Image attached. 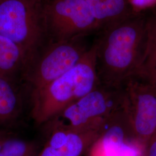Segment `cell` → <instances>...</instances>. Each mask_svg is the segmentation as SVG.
Segmentation results:
<instances>
[{"label": "cell", "instance_id": "6da1fadb", "mask_svg": "<svg viewBox=\"0 0 156 156\" xmlns=\"http://www.w3.org/2000/svg\"><path fill=\"white\" fill-rule=\"evenodd\" d=\"M147 12H134L102 27L97 33L94 42L101 84L121 88L136 74L145 49Z\"/></svg>", "mask_w": 156, "mask_h": 156}, {"label": "cell", "instance_id": "7a4b0ae2", "mask_svg": "<svg viewBox=\"0 0 156 156\" xmlns=\"http://www.w3.org/2000/svg\"><path fill=\"white\" fill-rule=\"evenodd\" d=\"M100 84L96 67L94 42L81 60L69 71L42 88L31 93V116L44 124L58 112Z\"/></svg>", "mask_w": 156, "mask_h": 156}, {"label": "cell", "instance_id": "3957f363", "mask_svg": "<svg viewBox=\"0 0 156 156\" xmlns=\"http://www.w3.org/2000/svg\"><path fill=\"white\" fill-rule=\"evenodd\" d=\"M122 107V88L100 84L58 112L44 124L48 134L57 130L82 131L101 129L108 119Z\"/></svg>", "mask_w": 156, "mask_h": 156}, {"label": "cell", "instance_id": "277c9868", "mask_svg": "<svg viewBox=\"0 0 156 156\" xmlns=\"http://www.w3.org/2000/svg\"><path fill=\"white\" fill-rule=\"evenodd\" d=\"M0 34L22 49L28 64L48 41L43 0H0Z\"/></svg>", "mask_w": 156, "mask_h": 156}, {"label": "cell", "instance_id": "5b68a950", "mask_svg": "<svg viewBox=\"0 0 156 156\" xmlns=\"http://www.w3.org/2000/svg\"><path fill=\"white\" fill-rule=\"evenodd\" d=\"M85 37L48 41L30 60L22 80L31 93L42 88L74 67L89 49Z\"/></svg>", "mask_w": 156, "mask_h": 156}, {"label": "cell", "instance_id": "8992f818", "mask_svg": "<svg viewBox=\"0 0 156 156\" xmlns=\"http://www.w3.org/2000/svg\"><path fill=\"white\" fill-rule=\"evenodd\" d=\"M48 41L87 37L101 27L85 0H43Z\"/></svg>", "mask_w": 156, "mask_h": 156}, {"label": "cell", "instance_id": "52a82bcc", "mask_svg": "<svg viewBox=\"0 0 156 156\" xmlns=\"http://www.w3.org/2000/svg\"><path fill=\"white\" fill-rule=\"evenodd\" d=\"M122 88L123 108L134 138L146 147L156 133V83L135 74Z\"/></svg>", "mask_w": 156, "mask_h": 156}, {"label": "cell", "instance_id": "ba28073f", "mask_svg": "<svg viewBox=\"0 0 156 156\" xmlns=\"http://www.w3.org/2000/svg\"><path fill=\"white\" fill-rule=\"evenodd\" d=\"M145 147L135 140L122 108L108 119L86 154L87 156H144Z\"/></svg>", "mask_w": 156, "mask_h": 156}, {"label": "cell", "instance_id": "9c48e42d", "mask_svg": "<svg viewBox=\"0 0 156 156\" xmlns=\"http://www.w3.org/2000/svg\"><path fill=\"white\" fill-rule=\"evenodd\" d=\"M102 128L82 131H54L48 134V138L38 156H82L98 137Z\"/></svg>", "mask_w": 156, "mask_h": 156}, {"label": "cell", "instance_id": "30bf717a", "mask_svg": "<svg viewBox=\"0 0 156 156\" xmlns=\"http://www.w3.org/2000/svg\"><path fill=\"white\" fill-rule=\"evenodd\" d=\"M27 64V58L22 49L0 34V76L17 84Z\"/></svg>", "mask_w": 156, "mask_h": 156}, {"label": "cell", "instance_id": "8fae6325", "mask_svg": "<svg viewBox=\"0 0 156 156\" xmlns=\"http://www.w3.org/2000/svg\"><path fill=\"white\" fill-rule=\"evenodd\" d=\"M22 110V97L17 84L0 76V126L15 122Z\"/></svg>", "mask_w": 156, "mask_h": 156}, {"label": "cell", "instance_id": "7c38bea8", "mask_svg": "<svg viewBox=\"0 0 156 156\" xmlns=\"http://www.w3.org/2000/svg\"><path fill=\"white\" fill-rule=\"evenodd\" d=\"M101 27L133 14L129 0H85Z\"/></svg>", "mask_w": 156, "mask_h": 156}, {"label": "cell", "instance_id": "4fadbf2b", "mask_svg": "<svg viewBox=\"0 0 156 156\" xmlns=\"http://www.w3.org/2000/svg\"><path fill=\"white\" fill-rule=\"evenodd\" d=\"M136 74L156 83V7L147 12L145 49Z\"/></svg>", "mask_w": 156, "mask_h": 156}, {"label": "cell", "instance_id": "5bb4252c", "mask_svg": "<svg viewBox=\"0 0 156 156\" xmlns=\"http://www.w3.org/2000/svg\"><path fill=\"white\" fill-rule=\"evenodd\" d=\"M39 151L36 142L9 135L2 145L0 156H38Z\"/></svg>", "mask_w": 156, "mask_h": 156}, {"label": "cell", "instance_id": "9a60e30c", "mask_svg": "<svg viewBox=\"0 0 156 156\" xmlns=\"http://www.w3.org/2000/svg\"><path fill=\"white\" fill-rule=\"evenodd\" d=\"M134 12H145L156 7V0H129Z\"/></svg>", "mask_w": 156, "mask_h": 156}, {"label": "cell", "instance_id": "2e32d148", "mask_svg": "<svg viewBox=\"0 0 156 156\" xmlns=\"http://www.w3.org/2000/svg\"><path fill=\"white\" fill-rule=\"evenodd\" d=\"M144 156H156V133L146 145Z\"/></svg>", "mask_w": 156, "mask_h": 156}, {"label": "cell", "instance_id": "e0dca14e", "mask_svg": "<svg viewBox=\"0 0 156 156\" xmlns=\"http://www.w3.org/2000/svg\"><path fill=\"white\" fill-rule=\"evenodd\" d=\"M9 136V135L5 131H0V151L2 147V145L4 144L6 139Z\"/></svg>", "mask_w": 156, "mask_h": 156}]
</instances>
